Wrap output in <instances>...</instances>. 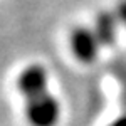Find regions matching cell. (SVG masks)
Masks as SVG:
<instances>
[{
  "label": "cell",
  "instance_id": "1",
  "mask_svg": "<svg viewBox=\"0 0 126 126\" xmlns=\"http://www.w3.org/2000/svg\"><path fill=\"white\" fill-rule=\"evenodd\" d=\"M59 113L61 109L57 99L49 93L27 101L25 114L32 126H54L59 119Z\"/></svg>",
  "mask_w": 126,
  "mask_h": 126
},
{
  "label": "cell",
  "instance_id": "2",
  "mask_svg": "<svg viewBox=\"0 0 126 126\" xmlns=\"http://www.w3.org/2000/svg\"><path fill=\"white\" fill-rule=\"evenodd\" d=\"M99 40L93 29L78 27L71 34V49L81 62H93L99 52Z\"/></svg>",
  "mask_w": 126,
  "mask_h": 126
},
{
  "label": "cell",
  "instance_id": "3",
  "mask_svg": "<svg viewBox=\"0 0 126 126\" xmlns=\"http://www.w3.org/2000/svg\"><path fill=\"white\" fill-rule=\"evenodd\" d=\"M17 87L27 101L47 93V72L42 66H29L20 72L17 79Z\"/></svg>",
  "mask_w": 126,
  "mask_h": 126
},
{
  "label": "cell",
  "instance_id": "4",
  "mask_svg": "<svg viewBox=\"0 0 126 126\" xmlns=\"http://www.w3.org/2000/svg\"><path fill=\"white\" fill-rule=\"evenodd\" d=\"M118 24H119V19H118L116 12H109V10H101L96 15V20H94V34H96L97 40L101 46H113L114 40H116V34H118Z\"/></svg>",
  "mask_w": 126,
  "mask_h": 126
},
{
  "label": "cell",
  "instance_id": "5",
  "mask_svg": "<svg viewBox=\"0 0 126 126\" xmlns=\"http://www.w3.org/2000/svg\"><path fill=\"white\" fill-rule=\"evenodd\" d=\"M116 15H118V19H119V22L126 27V0H121V2L118 3Z\"/></svg>",
  "mask_w": 126,
  "mask_h": 126
},
{
  "label": "cell",
  "instance_id": "6",
  "mask_svg": "<svg viewBox=\"0 0 126 126\" xmlns=\"http://www.w3.org/2000/svg\"><path fill=\"white\" fill-rule=\"evenodd\" d=\"M109 126H126V114H121V116H118Z\"/></svg>",
  "mask_w": 126,
  "mask_h": 126
}]
</instances>
